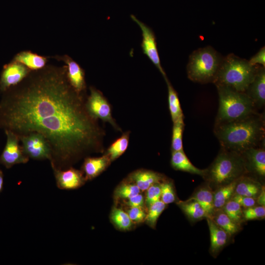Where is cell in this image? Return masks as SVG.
<instances>
[{
  "label": "cell",
  "mask_w": 265,
  "mask_h": 265,
  "mask_svg": "<svg viewBox=\"0 0 265 265\" xmlns=\"http://www.w3.org/2000/svg\"><path fill=\"white\" fill-rule=\"evenodd\" d=\"M86 97L70 85L65 65H47L2 93L0 129L19 137L41 134L51 148L52 168L67 169L104 151L105 132L87 111Z\"/></svg>",
  "instance_id": "1"
},
{
  "label": "cell",
  "mask_w": 265,
  "mask_h": 265,
  "mask_svg": "<svg viewBox=\"0 0 265 265\" xmlns=\"http://www.w3.org/2000/svg\"><path fill=\"white\" fill-rule=\"evenodd\" d=\"M263 121L254 113L244 118L219 124L215 134L224 149L240 154L256 147L264 134Z\"/></svg>",
  "instance_id": "2"
},
{
  "label": "cell",
  "mask_w": 265,
  "mask_h": 265,
  "mask_svg": "<svg viewBox=\"0 0 265 265\" xmlns=\"http://www.w3.org/2000/svg\"><path fill=\"white\" fill-rule=\"evenodd\" d=\"M247 172L241 154L224 149L205 169L203 177L212 189H215L238 180Z\"/></svg>",
  "instance_id": "3"
},
{
  "label": "cell",
  "mask_w": 265,
  "mask_h": 265,
  "mask_svg": "<svg viewBox=\"0 0 265 265\" xmlns=\"http://www.w3.org/2000/svg\"><path fill=\"white\" fill-rule=\"evenodd\" d=\"M258 67L251 65L248 60L230 54L222 59L213 82L216 86H227L244 93L253 81Z\"/></svg>",
  "instance_id": "4"
},
{
  "label": "cell",
  "mask_w": 265,
  "mask_h": 265,
  "mask_svg": "<svg viewBox=\"0 0 265 265\" xmlns=\"http://www.w3.org/2000/svg\"><path fill=\"white\" fill-rule=\"evenodd\" d=\"M219 96L218 124L246 117L254 113L255 105L244 92L224 86H216Z\"/></svg>",
  "instance_id": "5"
},
{
  "label": "cell",
  "mask_w": 265,
  "mask_h": 265,
  "mask_svg": "<svg viewBox=\"0 0 265 265\" xmlns=\"http://www.w3.org/2000/svg\"><path fill=\"white\" fill-rule=\"evenodd\" d=\"M222 61L219 54L210 46L195 50L189 58L188 78L201 83L213 82Z\"/></svg>",
  "instance_id": "6"
},
{
  "label": "cell",
  "mask_w": 265,
  "mask_h": 265,
  "mask_svg": "<svg viewBox=\"0 0 265 265\" xmlns=\"http://www.w3.org/2000/svg\"><path fill=\"white\" fill-rule=\"evenodd\" d=\"M89 90L85 102L89 114L98 120L109 123L116 130L122 131L112 116L110 104L103 93L93 86H90Z\"/></svg>",
  "instance_id": "7"
},
{
  "label": "cell",
  "mask_w": 265,
  "mask_h": 265,
  "mask_svg": "<svg viewBox=\"0 0 265 265\" xmlns=\"http://www.w3.org/2000/svg\"><path fill=\"white\" fill-rule=\"evenodd\" d=\"M25 155L35 160L51 159V147L45 137L38 132H31L19 137Z\"/></svg>",
  "instance_id": "8"
},
{
  "label": "cell",
  "mask_w": 265,
  "mask_h": 265,
  "mask_svg": "<svg viewBox=\"0 0 265 265\" xmlns=\"http://www.w3.org/2000/svg\"><path fill=\"white\" fill-rule=\"evenodd\" d=\"M131 18L138 25L141 30L142 39L141 47L143 53L157 68L165 80L167 78L160 63L154 32L149 26L138 19L134 15H131Z\"/></svg>",
  "instance_id": "9"
},
{
  "label": "cell",
  "mask_w": 265,
  "mask_h": 265,
  "mask_svg": "<svg viewBox=\"0 0 265 265\" xmlns=\"http://www.w3.org/2000/svg\"><path fill=\"white\" fill-rule=\"evenodd\" d=\"M4 132L6 142L0 156V163L6 168H10L15 164L27 162L29 158L23 151L19 136L9 131Z\"/></svg>",
  "instance_id": "10"
},
{
  "label": "cell",
  "mask_w": 265,
  "mask_h": 265,
  "mask_svg": "<svg viewBox=\"0 0 265 265\" xmlns=\"http://www.w3.org/2000/svg\"><path fill=\"white\" fill-rule=\"evenodd\" d=\"M31 71L23 64L13 60L5 64L0 77V92L2 93L16 85Z\"/></svg>",
  "instance_id": "11"
},
{
  "label": "cell",
  "mask_w": 265,
  "mask_h": 265,
  "mask_svg": "<svg viewBox=\"0 0 265 265\" xmlns=\"http://www.w3.org/2000/svg\"><path fill=\"white\" fill-rule=\"evenodd\" d=\"M54 58L64 63L66 76L72 87L79 93L86 94L85 72L81 67L67 55H56Z\"/></svg>",
  "instance_id": "12"
},
{
  "label": "cell",
  "mask_w": 265,
  "mask_h": 265,
  "mask_svg": "<svg viewBox=\"0 0 265 265\" xmlns=\"http://www.w3.org/2000/svg\"><path fill=\"white\" fill-rule=\"evenodd\" d=\"M57 186L61 189L80 187L86 181L83 173L72 167L65 169L53 168Z\"/></svg>",
  "instance_id": "13"
},
{
  "label": "cell",
  "mask_w": 265,
  "mask_h": 265,
  "mask_svg": "<svg viewBox=\"0 0 265 265\" xmlns=\"http://www.w3.org/2000/svg\"><path fill=\"white\" fill-rule=\"evenodd\" d=\"M255 106L262 107L265 103V67H258L255 77L244 92Z\"/></svg>",
  "instance_id": "14"
},
{
  "label": "cell",
  "mask_w": 265,
  "mask_h": 265,
  "mask_svg": "<svg viewBox=\"0 0 265 265\" xmlns=\"http://www.w3.org/2000/svg\"><path fill=\"white\" fill-rule=\"evenodd\" d=\"M247 171H251L256 175L265 176V151L264 148L253 147L242 153Z\"/></svg>",
  "instance_id": "15"
},
{
  "label": "cell",
  "mask_w": 265,
  "mask_h": 265,
  "mask_svg": "<svg viewBox=\"0 0 265 265\" xmlns=\"http://www.w3.org/2000/svg\"><path fill=\"white\" fill-rule=\"evenodd\" d=\"M206 219L210 233V252L212 255H216L227 244L230 236L211 218Z\"/></svg>",
  "instance_id": "16"
},
{
  "label": "cell",
  "mask_w": 265,
  "mask_h": 265,
  "mask_svg": "<svg viewBox=\"0 0 265 265\" xmlns=\"http://www.w3.org/2000/svg\"><path fill=\"white\" fill-rule=\"evenodd\" d=\"M110 162L106 154L100 157L85 158L82 169L85 174V180H91L98 176L106 168Z\"/></svg>",
  "instance_id": "17"
},
{
  "label": "cell",
  "mask_w": 265,
  "mask_h": 265,
  "mask_svg": "<svg viewBox=\"0 0 265 265\" xmlns=\"http://www.w3.org/2000/svg\"><path fill=\"white\" fill-rule=\"evenodd\" d=\"M188 200L197 201L205 211L207 217L213 214V191L208 184L197 189Z\"/></svg>",
  "instance_id": "18"
},
{
  "label": "cell",
  "mask_w": 265,
  "mask_h": 265,
  "mask_svg": "<svg viewBox=\"0 0 265 265\" xmlns=\"http://www.w3.org/2000/svg\"><path fill=\"white\" fill-rule=\"evenodd\" d=\"M13 60L23 64L31 71L43 68L47 65L48 62L47 57L30 51H23L17 53Z\"/></svg>",
  "instance_id": "19"
},
{
  "label": "cell",
  "mask_w": 265,
  "mask_h": 265,
  "mask_svg": "<svg viewBox=\"0 0 265 265\" xmlns=\"http://www.w3.org/2000/svg\"><path fill=\"white\" fill-rule=\"evenodd\" d=\"M263 186L254 179L245 176L240 177L237 181L235 193L242 196L257 198Z\"/></svg>",
  "instance_id": "20"
},
{
  "label": "cell",
  "mask_w": 265,
  "mask_h": 265,
  "mask_svg": "<svg viewBox=\"0 0 265 265\" xmlns=\"http://www.w3.org/2000/svg\"><path fill=\"white\" fill-rule=\"evenodd\" d=\"M171 164L177 170H181L191 174L203 177L205 170L200 169L195 167L189 160L184 151H172Z\"/></svg>",
  "instance_id": "21"
},
{
  "label": "cell",
  "mask_w": 265,
  "mask_h": 265,
  "mask_svg": "<svg viewBox=\"0 0 265 265\" xmlns=\"http://www.w3.org/2000/svg\"><path fill=\"white\" fill-rule=\"evenodd\" d=\"M130 178L142 191L146 190L152 185L159 183L163 179V177L159 173L145 170L133 172Z\"/></svg>",
  "instance_id": "22"
},
{
  "label": "cell",
  "mask_w": 265,
  "mask_h": 265,
  "mask_svg": "<svg viewBox=\"0 0 265 265\" xmlns=\"http://www.w3.org/2000/svg\"><path fill=\"white\" fill-rule=\"evenodd\" d=\"M238 180L219 186L214 190L213 191L214 211L222 209L225 204L231 199L235 193V187Z\"/></svg>",
  "instance_id": "23"
},
{
  "label": "cell",
  "mask_w": 265,
  "mask_h": 265,
  "mask_svg": "<svg viewBox=\"0 0 265 265\" xmlns=\"http://www.w3.org/2000/svg\"><path fill=\"white\" fill-rule=\"evenodd\" d=\"M184 213L192 221L201 220L207 217V214L202 206L196 201L187 200L177 203Z\"/></svg>",
  "instance_id": "24"
},
{
  "label": "cell",
  "mask_w": 265,
  "mask_h": 265,
  "mask_svg": "<svg viewBox=\"0 0 265 265\" xmlns=\"http://www.w3.org/2000/svg\"><path fill=\"white\" fill-rule=\"evenodd\" d=\"M165 80L166 82L168 89L169 109L172 121L173 123L179 120L184 119V116L176 91L168 79H166Z\"/></svg>",
  "instance_id": "25"
},
{
  "label": "cell",
  "mask_w": 265,
  "mask_h": 265,
  "mask_svg": "<svg viewBox=\"0 0 265 265\" xmlns=\"http://www.w3.org/2000/svg\"><path fill=\"white\" fill-rule=\"evenodd\" d=\"M210 218L230 236L239 231L240 225L233 221L222 209L215 211Z\"/></svg>",
  "instance_id": "26"
},
{
  "label": "cell",
  "mask_w": 265,
  "mask_h": 265,
  "mask_svg": "<svg viewBox=\"0 0 265 265\" xmlns=\"http://www.w3.org/2000/svg\"><path fill=\"white\" fill-rule=\"evenodd\" d=\"M130 132H124L107 148L106 152L111 161L120 157L128 148L129 143Z\"/></svg>",
  "instance_id": "27"
},
{
  "label": "cell",
  "mask_w": 265,
  "mask_h": 265,
  "mask_svg": "<svg viewBox=\"0 0 265 265\" xmlns=\"http://www.w3.org/2000/svg\"><path fill=\"white\" fill-rule=\"evenodd\" d=\"M111 219L119 229L126 231L130 230L132 226V221L127 212L120 209L114 208L111 213Z\"/></svg>",
  "instance_id": "28"
},
{
  "label": "cell",
  "mask_w": 265,
  "mask_h": 265,
  "mask_svg": "<svg viewBox=\"0 0 265 265\" xmlns=\"http://www.w3.org/2000/svg\"><path fill=\"white\" fill-rule=\"evenodd\" d=\"M184 127V119L173 122L171 141L172 151H184L182 140Z\"/></svg>",
  "instance_id": "29"
},
{
  "label": "cell",
  "mask_w": 265,
  "mask_h": 265,
  "mask_svg": "<svg viewBox=\"0 0 265 265\" xmlns=\"http://www.w3.org/2000/svg\"><path fill=\"white\" fill-rule=\"evenodd\" d=\"M166 207V205L160 200L152 204L148 208V212L145 220L146 223L151 228H155L159 216L165 209Z\"/></svg>",
  "instance_id": "30"
},
{
  "label": "cell",
  "mask_w": 265,
  "mask_h": 265,
  "mask_svg": "<svg viewBox=\"0 0 265 265\" xmlns=\"http://www.w3.org/2000/svg\"><path fill=\"white\" fill-rule=\"evenodd\" d=\"M222 210L236 223L240 225L243 221V212L241 207L232 199L225 204Z\"/></svg>",
  "instance_id": "31"
},
{
  "label": "cell",
  "mask_w": 265,
  "mask_h": 265,
  "mask_svg": "<svg viewBox=\"0 0 265 265\" xmlns=\"http://www.w3.org/2000/svg\"><path fill=\"white\" fill-rule=\"evenodd\" d=\"M160 200L166 205L176 201V196L173 185L171 181H164L160 183Z\"/></svg>",
  "instance_id": "32"
},
{
  "label": "cell",
  "mask_w": 265,
  "mask_h": 265,
  "mask_svg": "<svg viewBox=\"0 0 265 265\" xmlns=\"http://www.w3.org/2000/svg\"><path fill=\"white\" fill-rule=\"evenodd\" d=\"M136 184H123L119 186L115 191V196L122 199H129L140 193Z\"/></svg>",
  "instance_id": "33"
},
{
  "label": "cell",
  "mask_w": 265,
  "mask_h": 265,
  "mask_svg": "<svg viewBox=\"0 0 265 265\" xmlns=\"http://www.w3.org/2000/svg\"><path fill=\"white\" fill-rule=\"evenodd\" d=\"M243 219L252 220L263 219L265 216V207L254 206L242 210Z\"/></svg>",
  "instance_id": "34"
},
{
  "label": "cell",
  "mask_w": 265,
  "mask_h": 265,
  "mask_svg": "<svg viewBox=\"0 0 265 265\" xmlns=\"http://www.w3.org/2000/svg\"><path fill=\"white\" fill-rule=\"evenodd\" d=\"M160 183H157L152 185L146 190L147 192L145 203L148 208L152 204L160 200L161 191Z\"/></svg>",
  "instance_id": "35"
},
{
  "label": "cell",
  "mask_w": 265,
  "mask_h": 265,
  "mask_svg": "<svg viewBox=\"0 0 265 265\" xmlns=\"http://www.w3.org/2000/svg\"><path fill=\"white\" fill-rule=\"evenodd\" d=\"M231 199L237 202L241 208L244 209L256 206L257 204L256 198L235 193L234 194Z\"/></svg>",
  "instance_id": "36"
},
{
  "label": "cell",
  "mask_w": 265,
  "mask_h": 265,
  "mask_svg": "<svg viewBox=\"0 0 265 265\" xmlns=\"http://www.w3.org/2000/svg\"><path fill=\"white\" fill-rule=\"evenodd\" d=\"M132 222L140 223L145 220L146 214L142 208L131 207L127 212Z\"/></svg>",
  "instance_id": "37"
},
{
  "label": "cell",
  "mask_w": 265,
  "mask_h": 265,
  "mask_svg": "<svg viewBox=\"0 0 265 265\" xmlns=\"http://www.w3.org/2000/svg\"><path fill=\"white\" fill-rule=\"evenodd\" d=\"M249 61L251 65L255 66L257 64H261L263 66H265V47L262 48Z\"/></svg>",
  "instance_id": "38"
},
{
  "label": "cell",
  "mask_w": 265,
  "mask_h": 265,
  "mask_svg": "<svg viewBox=\"0 0 265 265\" xmlns=\"http://www.w3.org/2000/svg\"><path fill=\"white\" fill-rule=\"evenodd\" d=\"M145 200L143 195L138 193L128 199L127 205L130 207H138L142 208L144 205Z\"/></svg>",
  "instance_id": "39"
},
{
  "label": "cell",
  "mask_w": 265,
  "mask_h": 265,
  "mask_svg": "<svg viewBox=\"0 0 265 265\" xmlns=\"http://www.w3.org/2000/svg\"><path fill=\"white\" fill-rule=\"evenodd\" d=\"M257 204L260 206H265V186H263L262 189L256 198Z\"/></svg>",
  "instance_id": "40"
},
{
  "label": "cell",
  "mask_w": 265,
  "mask_h": 265,
  "mask_svg": "<svg viewBox=\"0 0 265 265\" xmlns=\"http://www.w3.org/2000/svg\"><path fill=\"white\" fill-rule=\"evenodd\" d=\"M3 183V177L2 171L0 172V193L2 189Z\"/></svg>",
  "instance_id": "41"
},
{
  "label": "cell",
  "mask_w": 265,
  "mask_h": 265,
  "mask_svg": "<svg viewBox=\"0 0 265 265\" xmlns=\"http://www.w3.org/2000/svg\"><path fill=\"white\" fill-rule=\"evenodd\" d=\"M1 171L0 170V172H1Z\"/></svg>",
  "instance_id": "42"
}]
</instances>
